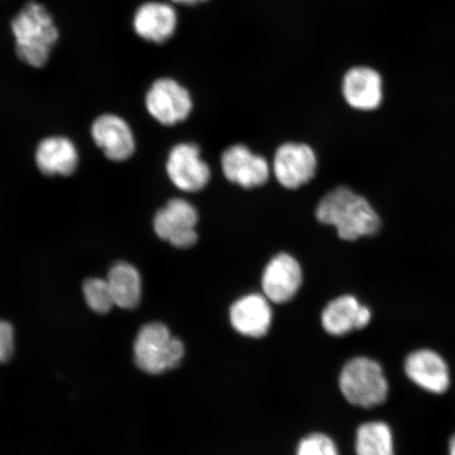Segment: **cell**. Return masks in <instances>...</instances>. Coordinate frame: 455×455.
Returning a JSON list of instances; mask_svg holds the SVG:
<instances>
[{"label":"cell","instance_id":"5b68a950","mask_svg":"<svg viewBox=\"0 0 455 455\" xmlns=\"http://www.w3.org/2000/svg\"><path fill=\"white\" fill-rule=\"evenodd\" d=\"M198 215L185 199L174 198L156 213L153 226L156 235L176 248H190L197 242Z\"/></svg>","mask_w":455,"mask_h":455},{"label":"cell","instance_id":"ba28073f","mask_svg":"<svg viewBox=\"0 0 455 455\" xmlns=\"http://www.w3.org/2000/svg\"><path fill=\"white\" fill-rule=\"evenodd\" d=\"M167 173L171 181L186 192L202 190L212 175L208 164L199 156L198 147L192 144H180L171 150Z\"/></svg>","mask_w":455,"mask_h":455},{"label":"cell","instance_id":"2e32d148","mask_svg":"<svg viewBox=\"0 0 455 455\" xmlns=\"http://www.w3.org/2000/svg\"><path fill=\"white\" fill-rule=\"evenodd\" d=\"M78 161L76 145L64 136H50L37 146L36 162L44 175L69 176L76 172Z\"/></svg>","mask_w":455,"mask_h":455},{"label":"cell","instance_id":"6da1fadb","mask_svg":"<svg viewBox=\"0 0 455 455\" xmlns=\"http://www.w3.org/2000/svg\"><path fill=\"white\" fill-rule=\"evenodd\" d=\"M321 223L337 228L344 241H356L377 233L380 220L365 197L346 187H339L323 196L316 208Z\"/></svg>","mask_w":455,"mask_h":455},{"label":"cell","instance_id":"44dd1931","mask_svg":"<svg viewBox=\"0 0 455 455\" xmlns=\"http://www.w3.org/2000/svg\"><path fill=\"white\" fill-rule=\"evenodd\" d=\"M298 455H339L334 442L327 435L315 434L300 442Z\"/></svg>","mask_w":455,"mask_h":455},{"label":"cell","instance_id":"7a4b0ae2","mask_svg":"<svg viewBox=\"0 0 455 455\" xmlns=\"http://www.w3.org/2000/svg\"><path fill=\"white\" fill-rule=\"evenodd\" d=\"M11 26L20 60L34 68L47 64L51 50L59 39V30L48 10L41 4L28 3Z\"/></svg>","mask_w":455,"mask_h":455},{"label":"cell","instance_id":"e0dca14e","mask_svg":"<svg viewBox=\"0 0 455 455\" xmlns=\"http://www.w3.org/2000/svg\"><path fill=\"white\" fill-rule=\"evenodd\" d=\"M178 16L171 5L149 3L138 10L134 16L136 33L146 41L162 44L173 36Z\"/></svg>","mask_w":455,"mask_h":455},{"label":"cell","instance_id":"3957f363","mask_svg":"<svg viewBox=\"0 0 455 455\" xmlns=\"http://www.w3.org/2000/svg\"><path fill=\"white\" fill-rule=\"evenodd\" d=\"M339 388L351 405L365 409L382 405L389 392L383 368L365 356L346 363L339 375Z\"/></svg>","mask_w":455,"mask_h":455},{"label":"cell","instance_id":"5bb4252c","mask_svg":"<svg viewBox=\"0 0 455 455\" xmlns=\"http://www.w3.org/2000/svg\"><path fill=\"white\" fill-rule=\"evenodd\" d=\"M343 94L355 109H377L383 100L382 78L371 68H354L344 77Z\"/></svg>","mask_w":455,"mask_h":455},{"label":"cell","instance_id":"603a6c76","mask_svg":"<svg viewBox=\"0 0 455 455\" xmlns=\"http://www.w3.org/2000/svg\"><path fill=\"white\" fill-rule=\"evenodd\" d=\"M172 2L183 4H196L204 2V0H172Z\"/></svg>","mask_w":455,"mask_h":455},{"label":"cell","instance_id":"ac0fdd59","mask_svg":"<svg viewBox=\"0 0 455 455\" xmlns=\"http://www.w3.org/2000/svg\"><path fill=\"white\" fill-rule=\"evenodd\" d=\"M108 284L114 304L122 309H134L141 299V277L138 269L128 263H117L108 273Z\"/></svg>","mask_w":455,"mask_h":455},{"label":"cell","instance_id":"d6986e66","mask_svg":"<svg viewBox=\"0 0 455 455\" xmlns=\"http://www.w3.org/2000/svg\"><path fill=\"white\" fill-rule=\"evenodd\" d=\"M356 455H395L394 435L382 420L363 423L356 431Z\"/></svg>","mask_w":455,"mask_h":455},{"label":"cell","instance_id":"8992f818","mask_svg":"<svg viewBox=\"0 0 455 455\" xmlns=\"http://www.w3.org/2000/svg\"><path fill=\"white\" fill-rule=\"evenodd\" d=\"M148 111L164 126L185 121L192 110L189 92L179 83L170 78L158 79L148 91Z\"/></svg>","mask_w":455,"mask_h":455},{"label":"cell","instance_id":"cb8c5ba5","mask_svg":"<svg viewBox=\"0 0 455 455\" xmlns=\"http://www.w3.org/2000/svg\"><path fill=\"white\" fill-rule=\"evenodd\" d=\"M448 453L449 455H455V435L451 437V442H449Z\"/></svg>","mask_w":455,"mask_h":455},{"label":"cell","instance_id":"52a82bcc","mask_svg":"<svg viewBox=\"0 0 455 455\" xmlns=\"http://www.w3.org/2000/svg\"><path fill=\"white\" fill-rule=\"evenodd\" d=\"M316 156L309 146L288 142L278 148L273 162L275 178L287 189H297L313 179Z\"/></svg>","mask_w":455,"mask_h":455},{"label":"cell","instance_id":"ffe728a7","mask_svg":"<svg viewBox=\"0 0 455 455\" xmlns=\"http://www.w3.org/2000/svg\"><path fill=\"white\" fill-rule=\"evenodd\" d=\"M83 292L90 309L99 315H106L116 306L107 280L88 278L83 284Z\"/></svg>","mask_w":455,"mask_h":455},{"label":"cell","instance_id":"277c9868","mask_svg":"<svg viewBox=\"0 0 455 455\" xmlns=\"http://www.w3.org/2000/svg\"><path fill=\"white\" fill-rule=\"evenodd\" d=\"M184 354L183 343L161 323H148L135 339L136 365L147 373L159 374L175 368Z\"/></svg>","mask_w":455,"mask_h":455},{"label":"cell","instance_id":"7c38bea8","mask_svg":"<svg viewBox=\"0 0 455 455\" xmlns=\"http://www.w3.org/2000/svg\"><path fill=\"white\" fill-rule=\"evenodd\" d=\"M405 372L411 382L431 394H445L451 385L446 362L430 349H420L409 355L405 361Z\"/></svg>","mask_w":455,"mask_h":455},{"label":"cell","instance_id":"9a60e30c","mask_svg":"<svg viewBox=\"0 0 455 455\" xmlns=\"http://www.w3.org/2000/svg\"><path fill=\"white\" fill-rule=\"evenodd\" d=\"M230 320L238 333L249 338H261L271 327V307L261 295L249 294L233 304Z\"/></svg>","mask_w":455,"mask_h":455},{"label":"cell","instance_id":"9c48e42d","mask_svg":"<svg viewBox=\"0 0 455 455\" xmlns=\"http://www.w3.org/2000/svg\"><path fill=\"white\" fill-rule=\"evenodd\" d=\"M221 167L227 180L246 189L263 186L269 179V164L255 156L246 146L235 145L221 156Z\"/></svg>","mask_w":455,"mask_h":455},{"label":"cell","instance_id":"8fae6325","mask_svg":"<svg viewBox=\"0 0 455 455\" xmlns=\"http://www.w3.org/2000/svg\"><path fill=\"white\" fill-rule=\"evenodd\" d=\"M303 282L298 260L287 253L275 256L267 265L263 275V289L267 299L276 304L287 303L295 297Z\"/></svg>","mask_w":455,"mask_h":455},{"label":"cell","instance_id":"30bf717a","mask_svg":"<svg viewBox=\"0 0 455 455\" xmlns=\"http://www.w3.org/2000/svg\"><path fill=\"white\" fill-rule=\"evenodd\" d=\"M95 144L113 162L127 161L135 151L132 130L122 117L105 114L95 119L91 129Z\"/></svg>","mask_w":455,"mask_h":455},{"label":"cell","instance_id":"4fadbf2b","mask_svg":"<svg viewBox=\"0 0 455 455\" xmlns=\"http://www.w3.org/2000/svg\"><path fill=\"white\" fill-rule=\"evenodd\" d=\"M372 313L352 295L330 301L322 315L323 329L334 337L348 334L365 328L371 321Z\"/></svg>","mask_w":455,"mask_h":455},{"label":"cell","instance_id":"7402d4cb","mask_svg":"<svg viewBox=\"0 0 455 455\" xmlns=\"http://www.w3.org/2000/svg\"><path fill=\"white\" fill-rule=\"evenodd\" d=\"M14 351V329L11 323L0 321V363L8 362Z\"/></svg>","mask_w":455,"mask_h":455}]
</instances>
